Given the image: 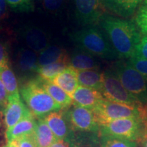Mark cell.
Instances as JSON below:
<instances>
[{
	"label": "cell",
	"mask_w": 147,
	"mask_h": 147,
	"mask_svg": "<svg viewBox=\"0 0 147 147\" xmlns=\"http://www.w3.org/2000/svg\"><path fill=\"white\" fill-rule=\"evenodd\" d=\"M99 23L119 58L131 57L141 40L136 25L129 20L105 14Z\"/></svg>",
	"instance_id": "6da1fadb"
},
{
	"label": "cell",
	"mask_w": 147,
	"mask_h": 147,
	"mask_svg": "<svg viewBox=\"0 0 147 147\" xmlns=\"http://www.w3.org/2000/svg\"><path fill=\"white\" fill-rule=\"evenodd\" d=\"M70 38L76 47L95 57L106 60H115L119 58L104 32L95 26L87 27L71 33Z\"/></svg>",
	"instance_id": "7a4b0ae2"
},
{
	"label": "cell",
	"mask_w": 147,
	"mask_h": 147,
	"mask_svg": "<svg viewBox=\"0 0 147 147\" xmlns=\"http://www.w3.org/2000/svg\"><path fill=\"white\" fill-rule=\"evenodd\" d=\"M21 93L27 107L36 118L42 119L62 109L44 88L40 76L27 82L22 87Z\"/></svg>",
	"instance_id": "3957f363"
},
{
	"label": "cell",
	"mask_w": 147,
	"mask_h": 147,
	"mask_svg": "<svg viewBox=\"0 0 147 147\" xmlns=\"http://www.w3.org/2000/svg\"><path fill=\"white\" fill-rule=\"evenodd\" d=\"M123 87L142 104L147 102V80L128 62L117 61L111 69Z\"/></svg>",
	"instance_id": "277c9868"
},
{
	"label": "cell",
	"mask_w": 147,
	"mask_h": 147,
	"mask_svg": "<svg viewBox=\"0 0 147 147\" xmlns=\"http://www.w3.org/2000/svg\"><path fill=\"white\" fill-rule=\"evenodd\" d=\"M138 107L104 99L92 111L94 113L97 123L102 126L117 119H140Z\"/></svg>",
	"instance_id": "5b68a950"
},
{
	"label": "cell",
	"mask_w": 147,
	"mask_h": 147,
	"mask_svg": "<svg viewBox=\"0 0 147 147\" xmlns=\"http://www.w3.org/2000/svg\"><path fill=\"white\" fill-rule=\"evenodd\" d=\"M144 130V125L140 119L127 118L117 119L100 126L102 136H109L138 141Z\"/></svg>",
	"instance_id": "8992f818"
},
{
	"label": "cell",
	"mask_w": 147,
	"mask_h": 147,
	"mask_svg": "<svg viewBox=\"0 0 147 147\" xmlns=\"http://www.w3.org/2000/svg\"><path fill=\"white\" fill-rule=\"evenodd\" d=\"M101 93L104 99L111 102L138 107L142 105L135 97L127 91L112 69L104 71V80Z\"/></svg>",
	"instance_id": "52a82bcc"
},
{
	"label": "cell",
	"mask_w": 147,
	"mask_h": 147,
	"mask_svg": "<svg viewBox=\"0 0 147 147\" xmlns=\"http://www.w3.org/2000/svg\"><path fill=\"white\" fill-rule=\"evenodd\" d=\"M72 105L67 108L64 113L73 131L81 133H97L100 131V125L91 110Z\"/></svg>",
	"instance_id": "ba28073f"
},
{
	"label": "cell",
	"mask_w": 147,
	"mask_h": 147,
	"mask_svg": "<svg viewBox=\"0 0 147 147\" xmlns=\"http://www.w3.org/2000/svg\"><path fill=\"white\" fill-rule=\"evenodd\" d=\"M75 16L82 26H95L104 15L102 0H74Z\"/></svg>",
	"instance_id": "9c48e42d"
},
{
	"label": "cell",
	"mask_w": 147,
	"mask_h": 147,
	"mask_svg": "<svg viewBox=\"0 0 147 147\" xmlns=\"http://www.w3.org/2000/svg\"><path fill=\"white\" fill-rule=\"evenodd\" d=\"M22 39L30 50L40 54L50 46L49 35L43 29L34 25H25L19 31Z\"/></svg>",
	"instance_id": "30bf717a"
},
{
	"label": "cell",
	"mask_w": 147,
	"mask_h": 147,
	"mask_svg": "<svg viewBox=\"0 0 147 147\" xmlns=\"http://www.w3.org/2000/svg\"><path fill=\"white\" fill-rule=\"evenodd\" d=\"M3 113L6 129L15 125L25 117L33 115L27 106L22 102L20 94L8 97V104Z\"/></svg>",
	"instance_id": "8fae6325"
},
{
	"label": "cell",
	"mask_w": 147,
	"mask_h": 147,
	"mask_svg": "<svg viewBox=\"0 0 147 147\" xmlns=\"http://www.w3.org/2000/svg\"><path fill=\"white\" fill-rule=\"evenodd\" d=\"M43 119L57 140L69 141L73 138L74 131L66 119L64 112H52Z\"/></svg>",
	"instance_id": "7c38bea8"
},
{
	"label": "cell",
	"mask_w": 147,
	"mask_h": 147,
	"mask_svg": "<svg viewBox=\"0 0 147 147\" xmlns=\"http://www.w3.org/2000/svg\"><path fill=\"white\" fill-rule=\"evenodd\" d=\"M71 99L74 105L93 110L104 98L100 91L78 86L71 95Z\"/></svg>",
	"instance_id": "4fadbf2b"
},
{
	"label": "cell",
	"mask_w": 147,
	"mask_h": 147,
	"mask_svg": "<svg viewBox=\"0 0 147 147\" xmlns=\"http://www.w3.org/2000/svg\"><path fill=\"white\" fill-rule=\"evenodd\" d=\"M16 66L20 74L27 76L37 72L38 65V55L29 49L21 48L16 55Z\"/></svg>",
	"instance_id": "5bb4252c"
},
{
	"label": "cell",
	"mask_w": 147,
	"mask_h": 147,
	"mask_svg": "<svg viewBox=\"0 0 147 147\" xmlns=\"http://www.w3.org/2000/svg\"><path fill=\"white\" fill-rule=\"evenodd\" d=\"M69 66L76 71L96 69L100 67V63L94 55L76 47L69 58Z\"/></svg>",
	"instance_id": "9a60e30c"
},
{
	"label": "cell",
	"mask_w": 147,
	"mask_h": 147,
	"mask_svg": "<svg viewBox=\"0 0 147 147\" xmlns=\"http://www.w3.org/2000/svg\"><path fill=\"white\" fill-rule=\"evenodd\" d=\"M144 0H102L104 8L123 18L131 16Z\"/></svg>",
	"instance_id": "2e32d148"
},
{
	"label": "cell",
	"mask_w": 147,
	"mask_h": 147,
	"mask_svg": "<svg viewBox=\"0 0 147 147\" xmlns=\"http://www.w3.org/2000/svg\"><path fill=\"white\" fill-rule=\"evenodd\" d=\"M58 62L69 64V58L67 51L58 46H49L45 50L38 54L39 67Z\"/></svg>",
	"instance_id": "e0dca14e"
},
{
	"label": "cell",
	"mask_w": 147,
	"mask_h": 147,
	"mask_svg": "<svg viewBox=\"0 0 147 147\" xmlns=\"http://www.w3.org/2000/svg\"><path fill=\"white\" fill-rule=\"evenodd\" d=\"M36 124L37 121L33 115L23 119L15 125L6 129L5 136L7 142H10L18 138L34 133Z\"/></svg>",
	"instance_id": "ac0fdd59"
},
{
	"label": "cell",
	"mask_w": 147,
	"mask_h": 147,
	"mask_svg": "<svg viewBox=\"0 0 147 147\" xmlns=\"http://www.w3.org/2000/svg\"><path fill=\"white\" fill-rule=\"evenodd\" d=\"M52 82L61 88L71 97L79 85L77 71L69 65L55 77Z\"/></svg>",
	"instance_id": "d6986e66"
},
{
	"label": "cell",
	"mask_w": 147,
	"mask_h": 147,
	"mask_svg": "<svg viewBox=\"0 0 147 147\" xmlns=\"http://www.w3.org/2000/svg\"><path fill=\"white\" fill-rule=\"evenodd\" d=\"M78 84L82 87L90 88L101 92L102 89L104 72L96 69L77 71Z\"/></svg>",
	"instance_id": "ffe728a7"
},
{
	"label": "cell",
	"mask_w": 147,
	"mask_h": 147,
	"mask_svg": "<svg viewBox=\"0 0 147 147\" xmlns=\"http://www.w3.org/2000/svg\"><path fill=\"white\" fill-rule=\"evenodd\" d=\"M42 85L51 97L63 108H67L72 105L73 100L71 97L61 88L51 81L43 80L42 78Z\"/></svg>",
	"instance_id": "44dd1931"
},
{
	"label": "cell",
	"mask_w": 147,
	"mask_h": 147,
	"mask_svg": "<svg viewBox=\"0 0 147 147\" xmlns=\"http://www.w3.org/2000/svg\"><path fill=\"white\" fill-rule=\"evenodd\" d=\"M35 136L40 147H49L57 140L43 118L37 121Z\"/></svg>",
	"instance_id": "7402d4cb"
},
{
	"label": "cell",
	"mask_w": 147,
	"mask_h": 147,
	"mask_svg": "<svg viewBox=\"0 0 147 147\" xmlns=\"http://www.w3.org/2000/svg\"><path fill=\"white\" fill-rule=\"evenodd\" d=\"M0 79L6 89L8 97L19 94L17 79L10 66L0 69Z\"/></svg>",
	"instance_id": "603a6c76"
},
{
	"label": "cell",
	"mask_w": 147,
	"mask_h": 147,
	"mask_svg": "<svg viewBox=\"0 0 147 147\" xmlns=\"http://www.w3.org/2000/svg\"><path fill=\"white\" fill-rule=\"evenodd\" d=\"M69 65V63H64V62H58V63L49 64V65L38 67L36 73H38L39 76L43 80L52 82L55 77Z\"/></svg>",
	"instance_id": "cb8c5ba5"
},
{
	"label": "cell",
	"mask_w": 147,
	"mask_h": 147,
	"mask_svg": "<svg viewBox=\"0 0 147 147\" xmlns=\"http://www.w3.org/2000/svg\"><path fill=\"white\" fill-rule=\"evenodd\" d=\"M12 10L18 12H29L34 11L33 0H5Z\"/></svg>",
	"instance_id": "d4e9b609"
},
{
	"label": "cell",
	"mask_w": 147,
	"mask_h": 147,
	"mask_svg": "<svg viewBox=\"0 0 147 147\" xmlns=\"http://www.w3.org/2000/svg\"><path fill=\"white\" fill-rule=\"evenodd\" d=\"M135 22L140 32L147 36V3H143L140 6L136 15Z\"/></svg>",
	"instance_id": "484cf974"
},
{
	"label": "cell",
	"mask_w": 147,
	"mask_h": 147,
	"mask_svg": "<svg viewBox=\"0 0 147 147\" xmlns=\"http://www.w3.org/2000/svg\"><path fill=\"white\" fill-rule=\"evenodd\" d=\"M102 147H136V142L126 139L104 136Z\"/></svg>",
	"instance_id": "4316f807"
},
{
	"label": "cell",
	"mask_w": 147,
	"mask_h": 147,
	"mask_svg": "<svg viewBox=\"0 0 147 147\" xmlns=\"http://www.w3.org/2000/svg\"><path fill=\"white\" fill-rule=\"evenodd\" d=\"M8 143H10L14 147H40L37 142L35 132L32 134L18 138Z\"/></svg>",
	"instance_id": "83f0119b"
},
{
	"label": "cell",
	"mask_w": 147,
	"mask_h": 147,
	"mask_svg": "<svg viewBox=\"0 0 147 147\" xmlns=\"http://www.w3.org/2000/svg\"><path fill=\"white\" fill-rule=\"evenodd\" d=\"M128 63L139 71L147 80V60L131 57L129 59Z\"/></svg>",
	"instance_id": "f1b7e54d"
},
{
	"label": "cell",
	"mask_w": 147,
	"mask_h": 147,
	"mask_svg": "<svg viewBox=\"0 0 147 147\" xmlns=\"http://www.w3.org/2000/svg\"><path fill=\"white\" fill-rule=\"evenodd\" d=\"M65 0H43V6L45 10L51 13L59 12L63 8Z\"/></svg>",
	"instance_id": "f546056e"
},
{
	"label": "cell",
	"mask_w": 147,
	"mask_h": 147,
	"mask_svg": "<svg viewBox=\"0 0 147 147\" xmlns=\"http://www.w3.org/2000/svg\"><path fill=\"white\" fill-rule=\"evenodd\" d=\"M131 57L147 60V36L141 38L140 41L134 49Z\"/></svg>",
	"instance_id": "4dcf8cb0"
},
{
	"label": "cell",
	"mask_w": 147,
	"mask_h": 147,
	"mask_svg": "<svg viewBox=\"0 0 147 147\" xmlns=\"http://www.w3.org/2000/svg\"><path fill=\"white\" fill-rule=\"evenodd\" d=\"M10 66L8 47L5 42L0 40V69Z\"/></svg>",
	"instance_id": "1f68e13d"
},
{
	"label": "cell",
	"mask_w": 147,
	"mask_h": 147,
	"mask_svg": "<svg viewBox=\"0 0 147 147\" xmlns=\"http://www.w3.org/2000/svg\"><path fill=\"white\" fill-rule=\"evenodd\" d=\"M8 95L6 89L3 85L2 81L0 79V110L3 111L8 104Z\"/></svg>",
	"instance_id": "d6a6232c"
},
{
	"label": "cell",
	"mask_w": 147,
	"mask_h": 147,
	"mask_svg": "<svg viewBox=\"0 0 147 147\" xmlns=\"http://www.w3.org/2000/svg\"><path fill=\"white\" fill-rule=\"evenodd\" d=\"M9 16L8 5L5 0H0V22L7 19Z\"/></svg>",
	"instance_id": "836d02e7"
},
{
	"label": "cell",
	"mask_w": 147,
	"mask_h": 147,
	"mask_svg": "<svg viewBox=\"0 0 147 147\" xmlns=\"http://www.w3.org/2000/svg\"><path fill=\"white\" fill-rule=\"evenodd\" d=\"M84 139H77L74 136L70 140L71 147H92L89 142H86Z\"/></svg>",
	"instance_id": "e575fe53"
},
{
	"label": "cell",
	"mask_w": 147,
	"mask_h": 147,
	"mask_svg": "<svg viewBox=\"0 0 147 147\" xmlns=\"http://www.w3.org/2000/svg\"><path fill=\"white\" fill-rule=\"evenodd\" d=\"M140 119L144 125L147 124V102L138 107Z\"/></svg>",
	"instance_id": "d590c367"
},
{
	"label": "cell",
	"mask_w": 147,
	"mask_h": 147,
	"mask_svg": "<svg viewBox=\"0 0 147 147\" xmlns=\"http://www.w3.org/2000/svg\"><path fill=\"white\" fill-rule=\"evenodd\" d=\"M49 147H71L70 141L67 140H57Z\"/></svg>",
	"instance_id": "8d00e7d4"
},
{
	"label": "cell",
	"mask_w": 147,
	"mask_h": 147,
	"mask_svg": "<svg viewBox=\"0 0 147 147\" xmlns=\"http://www.w3.org/2000/svg\"><path fill=\"white\" fill-rule=\"evenodd\" d=\"M138 142H140L142 144V147H147V128L145 127L144 126V130Z\"/></svg>",
	"instance_id": "74e56055"
},
{
	"label": "cell",
	"mask_w": 147,
	"mask_h": 147,
	"mask_svg": "<svg viewBox=\"0 0 147 147\" xmlns=\"http://www.w3.org/2000/svg\"><path fill=\"white\" fill-rule=\"evenodd\" d=\"M3 147H14L13 145L11 144L10 143H7L6 145H5V146H3Z\"/></svg>",
	"instance_id": "f35d334b"
},
{
	"label": "cell",
	"mask_w": 147,
	"mask_h": 147,
	"mask_svg": "<svg viewBox=\"0 0 147 147\" xmlns=\"http://www.w3.org/2000/svg\"><path fill=\"white\" fill-rule=\"evenodd\" d=\"M143 3H147V0H144V1H143Z\"/></svg>",
	"instance_id": "ab89813d"
},
{
	"label": "cell",
	"mask_w": 147,
	"mask_h": 147,
	"mask_svg": "<svg viewBox=\"0 0 147 147\" xmlns=\"http://www.w3.org/2000/svg\"><path fill=\"white\" fill-rule=\"evenodd\" d=\"M143 125H144V124H143ZM144 125L145 126V127L147 128V124H146V125Z\"/></svg>",
	"instance_id": "60d3db41"
},
{
	"label": "cell",
	"mask_w": 147,
	"mask_h": 147,
	"mask_svg": "<svg viewBox=\"0 0 147 147\" xmlns=\"http://www.w3.org/2000/svg\"><path fill=\"white\" fill-rule=\"evenodd\" d=\"M0 32H1V29H0Z\"/></svg>",
	"instance_id": "b9f144b4"
}]
</instances>
